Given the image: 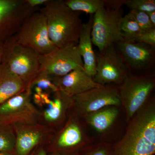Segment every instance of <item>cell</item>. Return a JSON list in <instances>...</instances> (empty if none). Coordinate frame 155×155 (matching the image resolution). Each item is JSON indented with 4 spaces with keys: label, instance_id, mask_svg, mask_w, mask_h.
Wrapping results in <instances>:
<instances>
[{
    "label": "cell",
    "instance_id": "obj_1",
    "mask_svg": "<svg viewBox=\"0 0 155 155\" xmlns=\"http://www.w3.org/2000/svg\"><path fill=\"white\" fill-rule=\"evenodd\" d=\"M127 123L125 134L113 147L112 155H154V98H150Z\"/></svg>",
    "mask_w": 155,
    "mask_h": 155
},
{
    "label": "cell",
    "instance_id": "obj_2",
    "mask_svg": "<svg viewBox=\"0 0 155 155\" xmlns=\"http://www.w3.org/2000/svg\"><path fill=\"white\" fill-rule=\"evenodd\" d=\"M39 11L46 17L50 38L57 48L78 44L83 25L78 12L63 0H47Z\"/></svg>",
    "mask_w": 155,
    "mask_h": 155
},
{
    "label": "cell",
    "instance_id": "obj_3",
    "mask_svg": "<svg viewBox=\"0 0 155 155\" xmlns=\"http://www.w3.org/2000/svg\"><path fill=\"white\" fill-rule=\"evenodd\" d=\"M1 64L23 80L28 88L39 71V55L13 36L3 42Z\"/></svg>",
    "mask_w": 155,
    "mask_h": 155
},
{
    "label": "cell",
    "instance_id": "obj_4",
    "mask_svg": "<svg viewBox=\"0 0 155 155\" xmlns=\"http://www.w3.org/2000/svg\"><path fill=\"white\" fill-rule=\"evenodd\" d=\"M155 87V77L151 73L129 74L118 86L121 107L125 110L127 122L147 101Z\"/></svg>",
    "mask_w": 155,
    "mask_h": 155
},
{
    "label": "cell",
    "instance_id": "obj_5",
    "mask_svg": "<svg viewBox=\"0 0 155 155\" xmlns=\"http://www.w3.org/2000/svg\"><path fill=\"white\" fill-rule=\"evenodd\" d=\"M20 44L39 55H44L58 48L50 38L45 15L39 10L32 13L14 36Z\"/></svg>",
    "mask_w": 155,
    "mask_h": 155
},
{
    "label": "cell",
    "instance_id": "obj_6",
    "mask_svg": "<svg viewBox=\"0 0 155 155\" xmlns=\"http://www.w3.org/2000/svg\"><path fill=\"white\" fill-rule=\"evenodd\" d=\"M122 16L121 8H101L93 16L91 33L93 44L104 52L111 45L123 40L120 25Z\"/></svg>",
    "mask_w": 155,
    "mask_h": 155
},
{
    "label": "cell",
    "instance_id": "obj_7",
    "mask_svg": "<svg viewBox=\"0 0 155 155\" xmlns=\"http://www.w3.org/2000/svg\"><path fill=\"white\" fill-rule=\"evenodd\" d=\"M77 45L58 48L47 54L39 55V72L60 78L73 70L84 69Z\"/></svg>",
    "mask_w": 155,
    "mask_h": 155
},
{
    "label": "cell",
    "instance_id": "obj_8",
    "mask_svg": "<svg viewBox=\"0 0 155 155\" xmlns=\"http://www.w3.org/2000/svg\"><path fill=\"white\" fill-rule=\"evenodd\" d=\"M96 69L93 77L100 85L119 86L129 74L128 68L116 45L108 47L102 53L96 54Z\"/></svg>",
    "mask_w": 155,
    "mask_h": 155
},
{
    "label": "cell",
    "instance_id": "obj_9",
    "mask_svg": "<svg viewBox=\"0 0 155 155\" xmlns=\"http://www.w3.org/2000/svg\"><path fill=\"white\" fill-rule=\"evenodd\" d=\"M31 88H27L0 105V127L35 122L38 113L31 102Z\"/></svg>",
    "mask_w": 155,
    "mask_h": 155
},
{
    "label": "cell",
    "instance_id": "obj_10",
    "mask_svg": "<svg viewBox=\"0 0 155 155\" xmlns=\"http://www.w3.org/2000/svg\"><path fill=\"white\" fill-rule=\"evenodd\" d=\"M72 104L81 117L108 106L121 107L118 86L102 85L72 97Z\"/></svg>",
    "mask_w": 155,
    "mask_h": 155
},
{
    "label": "cell",
    "instance_id": "obj_11",
    "mask_svg": "<svg viewBox=\"0 0 155 155\" xmlns=\"http://www.w3.org/2000/svg\"><path fill=\"white\" fill-rule=\"evenodd\" d=\"M35 11L26 0H0V42L14 36L25 19Z\"/></svg>",
    "mask_w": 155,
    "mask_h": 155
},
{
    "label": "cell",
    "instance_id": "obj_12",
    "mask_svg": "<svg viewBox=\"0 0 155 155\" xmlns=\"http://www.w3.org/2000/svg\"><path fill=\"white\" fill-rule=\"evenodd\" d=\"M128 70L146 72L155 64V48L143 43L123 40L116 45Z\"/></svg>",
    "mask_w": 155,
    "mask_h": 155
},
{
    "label": "cell",
    "instance_id": "obj_13",
    "mask_svg": "<svg viewBox=\"0 0 155 155\" xmlns=\"http://www.w3.org/2000/svg\"><path fill=\"white\" fill-rule=\"evenodd\" d=\"M57 84L60 90L71 97L102 86L95 82L93 78L84 69H76L63 77L58 78Z\"/></svg>",
    "mask_w": 155,
    "mask_h": 155
},
{
    "label": "cell",
    "instance_id": "obj_14",
    "mask_svg": "<svg viewBox=\"0 0 155 155\" xmlns=\"http://www.w3.org/2000/svg\"><path fill=\"white\" fill-rule=\"evenodd\" d=\"M93 16L83 23L78 38V47L83 60L84 70L93 78L96 74V56L94 51L91 40V30Z\"/></svg>",
    "mask_w": 155,
    "mask_h": 155
},
{
    "label": "cell",
    "instance_id": "obj_15",
    "mask_svg": "<svg viewBox=\"0 0 155 155\" xmlns=\"http://www.w3.org/2000/svg\"><path fill=\"white\" fill-rule=\"evenodd\" d=\"M68 123L57 140L59 148L69 149L91 144L93 139L84 132L79 122L70 120Z\"/></svg>",
    "mask_w": 155,
    "mask_h": 155
},
{
    "label": "cell",
    "instance_id": "obj_16",
    "mask_svg": "<svg viewBox=\"0 0 155 155\" xmlns=\"http://www.w3.org/2000/svg\"><path fill=\"white\" fill-rule=\"evenodd\" d=\"M28 87L5 65L0 66V105L7 100L24 91Z\"/></svg>",
    "mask_w": 155,
    "mask_h": 155
},
{
    "label": "cell",
    "instance_id": "obj_17",
    "mask_svg": "<svg viewBox=\"0 0 155 155\" xmlns=\"http://www.w3.org/2000/svg\"><path fill=\"white\" fill-rule=\"evenodd\" d=\"M119 112V107L108 106L87 114L83 118L96 131L102 134L108 131L114 125Z\"/></svg>",
    "mask_w": 155,
    "mask_h": 155
},
{
    "label": "cell",
    "instance_id": "obj_18",
    "mask_svg": "<svg viewBox=\"0 0 155 155\" xmlns=\"http://www.w3.org/2000/svg\"><path fill=\"white\" fill-rule=\"evenodd\" d=\"M40 133L33 130H21L17 132L16 146L17 155H28L41 139Z\"/></svg>",
    "mask_w": 155,
    "mask_h": 155
},
{
    "label": "cell",
    "instance_id": "obj_19",
    "mask_svg": "<svg viewBox=\"0 0 155 155\" xmlns=\"http://www.w3.org/2000/svg\"><path fill=\"white\" fill-rule=\"evenodd\" d=\"M55 94L56 97L51 100L44 112L45 119L50 122H55L61 119L66 104L72 103V98L61 91H58Z\"/></svg>",
    "mask_w": 155,
    "mask_h": 155
},
{
    "label": "cell",
    "instance_id": "obj_20",
    "mask_svg": "<svg viewBox=\"0 0 155 155\" xmlns=\"http://www.w3.org/2000/svg\"><path fill=\"white\" fill-rule=\"evenodd\" d=\"M64 2L72 11L87 14H94L105 6L104 0H65Z\"/></svg>",
    "mask_w": 155,
    "mask_h": 155
},
{
    "label": "cell",
    "instance_id": "obj_21",
    "mask_svg": "<svg viewBox=\"0 0 155 155\" xmlns=\"http://www.w3.org/2000/svg\"><path fill=\"white\" fill-rule=\"evenodd\" d=\"M120 28L123 38L128 41H135L143 31L129 13L122 17Z\"/></svg>",
    "mask_w": 155,
    "mask_h": 155
},
{
    "label": "cell",
    "instance_id": "obj_22",
    "mask_svg": "<svg viewBox=\"0 0 155 155\" xmlns=\"http://www.w3.org/2000/svg\"><path fill=\"white\" fill-rule=\"evenodd\" d=\"M57 78L58 77L39 72L31 81L29 87L35 86L36 94L41 93L44 91L55 93L60 90L57 84Z\"/></svg>",
    "mask_w": 155,
    "mask_h": 155
},
{
    "label": "cell",
    "instance_id": "obj_23",
    "mask_svg": "<svg viewBox=\"0 0 155 155\" xmlns=\"http://www.w3.org/2000/svg\"><path fill=\"white\" fill-rule=\"evenodd\" d=\"M14 136L8 127H0V152L9 153L15 147Z\"/></svg>",
    "mask_w": 155,
    "mask_h": 155
},
{
    "label": "cell",
    "instance_id": "obj_24",
    "mask_svg": "<svg viewBox=\"0 0 155 155\" xmlns=\"http://www.w3.org/2000/svg\"><path fill=\"white\" fill-rule=\"evenodd\" d=\"M125 5L130 10L146 13L155 11V0H125Z\"/></svg>",
    "mask_w": 155,
    "mask_h": 155
},
{
    "label": "cell",
    "instance_id": "obj_25",
    "mask_svg": "<svg viewBox=\"0 0 155 155\" xmlns=\"http://www.w3.org/2000/svg\"><path fill=\"white\" fill-rule=\"evenodd\" d=\"M113 147L105 142L90 144L83 155H112Z\"/></svg>",
    "mask_w": 155,
    "mask_h": 155
},
{
    "label": "cell",
    "instance_id": "obj_26",
    "mask_svg": "<svg viewBox=\"0 0 155 155\" xmlns=\"http://www.w3.org/2000/svg\"><path fill=\"white\" fill-rule=\"evenodd\" d=\"M129 13L143 31L155 28V26L153 25L150 20L147 13L134 10H130Z\"/></svg>",
    "mask_w": 155,
    "mask_h": 155
},
{
    "label": "cell",
    "instance_id": "obj_27",
    "mask_svg": "<svg viewBox=\"0 0 155 155\" xmlns=\"http://www.w3.org/2000/svg\"><path fill=\"white\" fill-rule=\"evenodd\" d=\"M135 41L143 43L155 48V28L143 31Z\"/></svg>",
    "mask_w": 155,
    "mask_h": 155
},
{
    "label": "cell",
    "instance_id": "obj_28",
    "mask_svg": "<svg viewBox=\"0 0 155 155\" xmlns=\"http://www.w3.org/2000/svg\"><path fill=\"white\" fill-rule=\"evenodd\" d=\"M105 1V0H104ZM125 0L121 1H105V7L113 9H120L124 5Z\"/></svg>",
    "mask_w": 155,
    "mask_h": 155
},
{
    "label": "cell",
    "instance_id": "obj_29",
    "mask_svg": "<svg viewBox=\"0 0 155 155\" xmlns=\"http://www.w3.org/2000/svg\"><path fill=\"white\" fill-rule=\"evenodd\" d=\"M47 0H26L27 4L31 8L36 9L38 6L43 5Z\"/></svg>",
    "mask_w": 155,
    "mask_h": 155
},
{
    "label": "cell",
    "instance_id": "obj_30",
    "mask_svg": "<svg viewBox=\"0 0 155 155\" xmlns=\"http://www.w3.org/2000/svg\"><path fill=\"white\" fill-rule=\"evenodd\" d=\"M147 13L149 17L150 20L153 25L155 26V11H152Z\"/></svg>",
    "mask_w": 155,
    "mask_h": 155
},
{
    "label": "cell",
    "instance_id": "obj_31",
    "mask_svg": "<svg viewBox=\"0 0 155 155\" xmlns=\"http://www.w3.org/2000/svg\"><path fill=\"white\" fill-rule=\"evenodd\" d=\"M32 155H48L45 151L43 148H40L36 150Z\"/></svg>",
    "mask_w": 155,
    "mask_h": 155
},
{
    "label": "cell",
    "instance_id": "obj_32",
    "mask_svg": "<svg viewBox=\"0 0 155 155\" xmlns=\"http://www.w3.org/2000/svg\"><path fill=\"white\" fill-rule=\"evenodd\" d=\"M3 42H0V66L2 63V54Z\"/></svg>",
    "mask_w": 155,
    "mask_h": 155
},
{
    "label": "cell",
    "instance_id": "obj_33",
    "mask_svg": "<svg viewBox=\"0 0 155 155\" xmlns=\"http://www.w3.org/2000/svg\"><path fill=\"white\" fill-rule=\"evenodd\" d=\"M50 155H63L60 153L57 152H53L51 153Z\"/></svg>",
    "mask_w": 155,
    "mask_h": 155
},
{
    "label": "cell",
    "instance_id": "obj_34",
    "mask_svg": "<svg viewBox=\"0 0 155 155\" xmlns=\"http://www.w3.org/2000/svg\"><path fill=\"white\" fill-rule=\"evenodd\" d=\"M0 155H10L9 154V153L0 152Z\"/></svg>",
    "mask_w": 155,
    "mask_h": 155
}]
</instances>
